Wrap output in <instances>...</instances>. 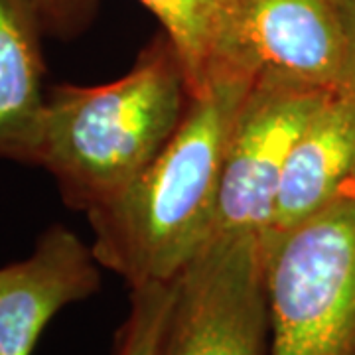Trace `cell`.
<instances>
[{
    "instance_id": "6da1fadb",
    "label": "cell",
    "mask_w": 355,
    "mask_h": 355,
    "mask_svg": "<svg viewBox=\"0 0 355 355\" xmlns=\"http://www.w3.org/2000/svg\"><path fill=\"white\" fill-rule=\"evenodd\" d=\"M251 83L209 77L191 95L164 150L130 186L87 214L95 259L128 288L176 280L211 239L229 132Z\"/></svg>"
},
{
    "instance_id": "7a4b0ae2",
    "label": "cell",
    "mask_w": 355,
    "mask_h": 355,
    "mask_svg": "<svg viewBox=\"0 0 355 355\" xmlns=\"http://www.w3.org/2000/svg\"><path fill=\"white\" fill-rule=\"evenodd\" d=\"M190 99L180 53L162 32L114 81L48 89L40 166L53 176L69 209L89 214L164 150Z\"/></svg>"
},
{
    "instance_id": "3957f363",
    "label": "cell",
    "mask_w": 355,
    "mask_h": 355,
    "mask_svg": "<svg viewBox=\"0 0 355 355\" xmlns=\"http://www.w3.org/2000/svg\"><path fill=\"white\" fill-rule=\"evenodd\" d=\"M268 355H355V176L265 247Z\"/></svg>"
},
{
    "instance_id": "277c9868",
    "label": "cell",
    "mask_w": 355,
    "mask_h": 355,
    "mask_svg": "<svg viewBox=\"0 0 355 355\" xmlns=\"http://www.w3.org/2000/svg\"><path fill=\"white\" fill-rule=\"evenodd\" d=\"M355 32V0H229L207 79L280 73L336 93Z\"/></svg>"
},
{
    "instance_id": "5b68a950",
    "label": "cell",
    "mask_w": 355,
    "mask_h": 355,
    "mask_svg": "<svg viewBox=\"0 0 355 355\" xmlns=\"http://www.w3.org/2000/svg\"><path fill=\"white\" fill-rule=\"evenodd\" d=\"M268 347L263 239L216 235L174 280L156 355H268Z\"/></svg>"
},
{
    "instance_id": "8992f818",
    "label": "cell",
    "mask_w": 355,
    "mask_h": 355,
    "mask_svg": "<svg viewBox=\"0 0 355 355\" xmlns=\"http://www.w3.org/2000/svg\"><path fill=\"white\" fill-rule=\"evenodd\" d=\"M330 95L280 73L254 79L229 132L211 237H265L292 146Z\"/></svg>"
},
{
    "instance_id": "52a82bcc",
    "label": "cell",
    "mask_w": 355,
    "mask_h": 355,
    "mask_svg": "<svg viewBox=\"0 0 355 355\" xmlns=\"http://www.w3.org/2000/svg\"><path fill=\"white\" fill-rule=\"evenodd\" d=\"M101 268L71 229H46L26 259L0 268V355L34 354L60 310L99 292Z\"/></svg>"
},
{
    "instance_id": "ba28073f",
    "label": "cell",
    "mask_w": 355,
    "mask_h": 355,
    "mask_svg": "<svg viewBox=\"0 0 355 355\" xmlns=\"http://www.w3.org/2000/svg\"><path fill=\"white\" fill-rule=\"evenodd\" d=\"M355 176V99L331 93L292 146L263 249L316 216Z\"/></svg>"
},
{
    "instance_id": "9c48e42d",
    "label": "cell",
    "mask_w": 355,
    "mask_h": 355,
    "mask_svg": "<svg viewBox=\"0 0 355 355\" xmlns=\"http://www.w3.org/2000/svg\"><path fill=\"white\" fill-rule=\"evenodd\" d=\"M34 0H0V158L40 166L48 89Z\"/></svg>"
},
{
    "instance_id": "30bf717a",
    "label": "cell",
    "mask_w": 355,
    "mask_h": 355,
    "mask_svg": "<svg viewBox=\"0 0 355 355\" xmlns=\"http://www.w3.org/2000/svg\"><path fill=\"white\" fill-rule=\"evenodd\" d=\"M160 20L184 64L190 95L207 85V67L229 0H140Z\"/></svg>"
},
{
    "instance_id": "8fae6325",
    "label": "cell",
    "mask_w": 355,
    "mask_h": 355,
    "mask_svg": "<svg viewBox=\"0 0 355 355\" xmlns=\"http://www.w3.org/2000/svg\"><path fill=\"white\" fill-rule=\"evenodd\" d=\"M172 296L174 280L130 288V308L116 334L114 355H156Z\"/></svg>"
},
{
    "instance_id": "7c38bea8",
    "label": "cell",
    "mask_w": 355,
    "mask_h": 355,
    "mask_svg": "<svg viewBox=\"0 0 355 355\" xmlns=\"http://www.w3.org/2000/svg\"><path fill=\"white\" fill-rule=\"evenodd\" d=\"M46 34L58 40L81 36L95 20L99 0H34Z\"/></svg>"
},
{
    "instance_id": "4fadbf2b",
    "label": "cell",
    "mask_w": 355,
    "mask_h": 355,
    "mask_svg": "<svg viewBox=\"0 0 355 355\" xmlns=\"http://www.w3.org/2000/svg\"><path fill=\"white\" fill-rule=\"evenodd\" d=\"M338 91H342V93H345V95H349V97H354L355 99V32L354 42H352V50H349V60H347L342 85H340Z\"/></svg>"
}]
</instances>
